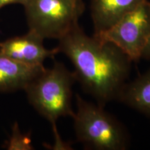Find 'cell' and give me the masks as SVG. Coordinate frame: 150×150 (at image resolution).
<instances>
[{
  "mask_svg": "<svg viewBox=\"0 0 150 150\" xmlns=\"http://www.w3.org/2000/svg\"><path fill=\"white\" fill-rule=\"evenodd\" d=\"M29 30L59 40L79 24L83 0H27L23 5Z\"/></svg>",
  "mask_w": 150,
  "mask_h": 150,
  "instance_id": "277c9868",
  "label": "cell"
},
{
  "mask_svg": "<svg viewBox=\"0 0 150 150\" xmlns=\"http://www.w3.org/2000/svg\"><path fill=\"white\" fill-rule=\"evenodd\" d=\"M76 82L74 72L55 61L50 68L45 67L24 91L29 104L55 127L59 118L74 114L72 88Z\"/></svg>",
  "mask_w": 150,
  "mask_h": 150,
  "instance_id": "3957f363",
  "label": "cell"
},
{
  "mask_svg": "<svg viewBox=\"0 0 150 150\" xmlns=\"http://www.w3.org/2000/svg\"><path fill=\"white\" fill-rule=\"evenodd\" d=\"M45 39L29 30L25 34L0 42V53L11 59L31 66H44V62L59 54L57 49H47Z\"/></svg>",
  "mask_w": 150,
  "mask_h": 150,
  "instance_id": "8992f818",
  "label": "cell"
},
{
  "mask_svg": "<svg viewBox=\"0 0 150 150\" xmlns=\"http://www.w3.org/2000/svg\"><path fill=\"white\" fill-rule=\"evenodd\" d=\"M93 35L112 43L133 62H138L150 37V1H143L106 31Z\"/></svg>",
  "mask_w": 150,
  "mask_h": 150,
  "instance_id": "5b68a950",
  "label": "cell"
},
{
  "mask_svg": "<svg viewBox=\"0 0 150 150\" xmlns=\"http://www.w3.org/2000/svg\"><path fill=\"white\" fill-rule=\"evenodd\" d=\"M27 0H0V9L11 4H21L23 6Z\"/></svg>",
  "mask_w": 150,
  "mask_h": 150,
  "instance_id": "8fae6325",
  "label": "cell"
},
{
  "mask_svg": "<svg viewBox=\"0 0 150 150\" xmlns=\"http://www.w3.org/2000/svg\"><path fill=\"white\" fill-rule=\"evenodd\" d=\"M56 48L71 61L76 81L97 104L105 107L117 100L133 63L120 49L86 34L79 24L59 39Z\"/></svg>",
  "mask_w": 150,
  "mask_h": 150,
  "instance_id": "6da1fadb",
  "label": "cell"
},
{
  "mask_svg": "<svg viewBox=\"0 0 150 150\" xmlns=\"http://www.w3.org/2000/svg\"><path fill=\"white\" fill-rule=\"evenodd\" d=\"M146 0H91L90 10L94 34L111 27L124 16Z\"/></svg>",
  "mask_w": 150,
  "mask_h": 150,
  "instance_id": "52a82bcc",
  "label": "cell"
},
{
  "mask_svg": "<svg viewBox=\"0 0 150 150\" xmlns=\"http://www.w3.org/2000/svg\"><path fill=\"white\" fill-rule=\"evenodd\" d=\"M117 100L150 117V68L131 81H127Z\"/></svg>",
  "mask_w": 150,
  "mask_h": 150,
  "instance_id": "9c48e42d",
  "label": "cell"
},
{
  "mask_svg": "<svg viewBox=\"0 0 150 150\" xmlns=\"http://www.w3.org/2000/svg\"><path fill=\"white\" fill-rule=\"evenodd\" d=\"M76 110L72 116L76 139L94 150H126L130 136L126 127L104 107L76 95Z\"/></svg>",
  "mask_w": 150,
  "mask_h": 150,
  "instance_id": "7a4b0ae2",
  "label": "cell"
},
{
  "mask_svg": "<svg viewBox=\"0 0 150 150\" xmlns=\"http://www.w3.org/2000/svg\"><path fill=\"white\" fill-rule=\"evenodd\" d=\"M142 59L150 61V37L147 42V45H146L145 50H144L143 53L142 54L141 59Z\"/></svg>",
  "mask_w": 150,
  "mask_h": 150,
  "instance_id": "7c38bea8",
  "label": "cell"
},
{
  "mask_svg": "<svg viewBox=\"0 0 150 150\" xmlns=\"http://www.w3.org/2000/svg\"><path fill=\"white\" fill-rule=\"evenodd\" d=\"M44 68L19 63L0 53V92L24 91Z\"/></svg>",
  "mask_w": 150,
  "mask_h": 150,
  "instance_id": "ba28073f",
  "label": "cell"
},
{
  "mask_svg": "<svg viewBox=\"0 0 150 150\" xmlns=\"http://www.w3.org/2000/svg\"><path fill=\"white\" fill-rule=\"evenodd\" d=\"M8 149H33L31 145V140L30 136H24L20 132L18 124L14 125L13 128V134L11 137V140L7 146Z\"/></svg>",
  "mask_w": 150,
  "mask_h": 150,
  "instance_id": "30bf717a",
  "label": "cell"
}]
</instances>
